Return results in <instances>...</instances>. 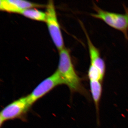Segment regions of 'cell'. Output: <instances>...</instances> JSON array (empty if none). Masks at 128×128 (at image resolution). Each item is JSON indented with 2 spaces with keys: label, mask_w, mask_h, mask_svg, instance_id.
I'll return each mask as SVG.
<instances>
[{
  "label": "cell",
  "mask_w": 128,
  "mask_h": 128,
  "mask_svg": "<svg viewBox=\"0 0 128 128\" xmlns=\"http://www.w3.org/2000/svg\"><path fill=\"white\" fill-rule=\"evenodd\" d=\"M57 70L64 82L72 93L78 92L87 96V92L76 72L70 52L66 48L60 51L59 61Z\"/></svg>",
  "instance_id": "6da1fadb"
},
{
  "label": "cell",
  "mask_w": 128,
  "mask_h": 128,
  "mask_svg": "<svg viewBox=\"0 0 128 128\" xmlns=\"http://www.w3.org/2000/svg\"><path fill=\"white\" fill-rule=\"evenodd\" d=\"M93 7L96 13L91 14L92 17L102 20L111 27L120 31L128 40V9L125 8L126 12L121 14L104 10L95 3Z\"/></svg>",
  "instance_id": "7a4b0ae2"
},
{
  "label": "cell",
  "mask_w": 128,
  "mask_h": 128,
  "mask_svg": "<svg viewBox=\"0 0 128 128\" xmlns=\"http://www.w3.org/2000/svg\"><path fill=\"white\" fill-rule=\"evenodd\" d=\"M46 7V22L48 30L53 42L60 51L64 48V39L53 1H49Z\"/></svg>",
  "instance_id": "3957f363"
},
{
  "label": "cell",
  "mask_w": 128,
  "mask_h": 128,
  "mask_svg": "<svg viewBox=\"0 0 128 128\" xmlns=\"http://www.w3.org/2000/svg\"><path fill=\"white\" fill-rule=\"evenodd\" d=\"M31 106L26 97H22L6 106L0 113V125L6 121L19 118L24 119Z\"/></svg>",
  "instance_id": "277c9868"
},
{
  "label": "cell",
  "mask_w": 128,
  "mask_h": 128,
  "mask_svg": "<svg viewBox=\"0 0 128 128\" xmlns=\"http://www.w3.org/2000/svg\"><path fill=\"white\" fill-rule=\"evenodd\" d=\"M64 84V82L57 70L52 75L46 78L35 88L29 95L26 96L31 106L40 98L42 97L53 89Z\"/></svg>",
  "instance_id": "5b68a950"
},
{
  "label": "cell",
  "mask_w": 128,
  "mask_h": 128,
  "mask_svg": "<svg viewBox=\"0 0 128 128\" xmlns=\"http://www.w3.org/2000/svg\"><path fill=\"white\" fill-rule=\"evenodd\" d=\"M0 2L1 10L18 14L26 9L41 8L45 6L44 5L22 0H1Z\"/></svg>",
  "instance_id": "8992f818"
},
{
  "label": "cell",
  "mask_w": 128,
  "mask_h": 128,
  "mask_svg": "<svg viewBox=\"0 0 128 128\" xmlns=\"http://www.w3.org/2000/svg\"><path fill=\"white\" fill-rule=\"evenodd\" d=\"M83 28L87 39L90 60V65L98 69L100 71L102 74L104 76L106 70L105 62L101 57L99 50L94 46L92 42L86 29L84 28Z\"/></svg>",
  "instance_id": "52a82bcc"
},
{
  "label": "cell",
  "mask_w": 128,
  "mask_h": 128,
  "mask_svg": "<svg viewBox=\"0 0 128 128\" xmlns=\"http://www.w3.org/2000/svg\"><path fill=\"white\" fill-rule=\"evenodd\" d=\"M90 86L96 111L98 114L99 103L102 92V82L100 81H90Z\"/></svg>",
  "instance_id": "ba28073f"
},
{
  "label": "cell",
  "mask_w": 128,
  "mask_h": 128,
  "mask_svg": "<svg viewBox=\"0 0 128 128\" xmlns=\"http://www.w3.org/2000/svg\"><path fill=\"white\" fill-rule=\"evenodd\" d=\"M20 14L32 20L46 22V12L39 10L36 8H31L24 10Z\"/></svg>",
  "instance_id": "9c48e42d"
},
{
  "label": "cell",
  "mask_w": 128,
  "mask_h": 128,
  "mask_svg": "<svg viewBox=\"0 0 128 128\" xmlns=\"http://www.w3.org/2000/svg\"><path fill=\"white\" fill-rule=\"evenodd\" d=\"M88 77L90 81H100L102 82L104 76L102 74L100 71L98 69L90 65L88 70Z\"/></svg>",
  "instance_id": "30bf717a"
}]
</instances>
